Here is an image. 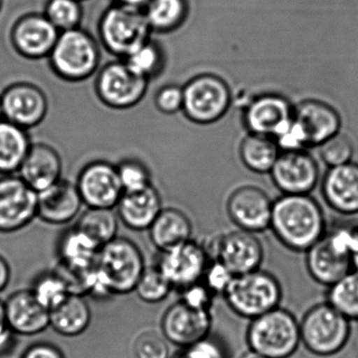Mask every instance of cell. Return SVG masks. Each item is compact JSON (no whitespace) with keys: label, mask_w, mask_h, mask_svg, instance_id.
<instances>
[{"label":"cell","mask_w":358,"mask_h":358,"mask_svg":"<svg viewBox=\"0 0 358 358\" xmlns=\"http://www.w3.org/2000/svg\"><path fill=\"white\" fill-rule=\"evenodd\" d=\"M156 106L161 112L173 114L183 108V90L176 85H167L158 92L156 96Z\"/></svg>","instance_id":"f6af8a7d"},{"label":"cell","mask_w":358,"mask_h":358,"mask_svg":"<svg viewBox=\"0 0 358 358\" xmlns=\"http://www.w3.org/2000/svg\"><path fill=\"white\" fill-rule=\"evenodd\" d=\"M119 180L124 192H139L152 185V178L148 167L138 160L122 161L117 165Z\"/></svg>","instance_id":"74e56055"},{"label":"cell","mask_w":358,"mask_h":358,"mask_svg":"<svg viewBox=\"0 0 358 358\" xmlns=\"http://www.w3.org/2000/svg\"><path fill=\"white\" fill-rule=\"evenodd\" d=\"M38 192L20 176L0 178V234L20 231L37 217Z\"/></svg>","instance_id":"8fae6325"},{"label":"cell","mask_w":358,"mask_h":358,"mask_svg":"<svg viewBox=\"0 0 358 358\" xmlns=\"http://www.w3.org/2000/svg\"><path fill=\"white\" fill-rule=\"evenodd\" d=\"M351 225L337 226L326 231L308 249L306 265L311 278L330 287L353 270L351 261Z\"/></svg>","instance_id":"5b68a950"},{"label":"cell","mask_w":358,"mask_h":358,"mask_svg":"<svg viewBox=\"0 0 358 358\" xmlns=\"http://www.w3.org/2000/svg\"><path fill=\"white\" fill-rule=\"evenodd\" d=\"M171 358H226V353L219 341L208 336L194 345L181 348Z\"/></svg>","instance_id":"7bdbcfd3"},{"label":"cell","mask_w":358,"mask_h":358,"mask_svg":"<svg viewBox=\"0 0 358 358\" xmlns=\"http://www.w3.org/2000/svg\"><path fill=\"white\" fill-rule=\"evenodd\" d=\"M223 295L234 313L253 320L278 308L282 292L275 276L257 269L234 276Z\"/></svg>","instance_id":"277c9868"},{"label":"cell","mask_w":358,"mask_h":358,"mask_svg":"<svg viewBox=\"0 0 358 358\" xmlns=\"http://www.w3.org/2000/svg\"><path fill=\"white\" fill-rule=\"evenodd\" d=\"M100 51L95 39L81 29L64 31L50 54L52 68L69 81H81L97 71Z\"/></svg>","instance_id":"52a82bcc"},{"label":"cell","mask_w":358,"mask_h":358,"mask_svg":"<svg viewBox=\"0 0 358 358\" xmlns=\"http://www.w3.org/2000/svg\"><path fill=\"white\" fill-rule=\"evenodd\" d=\"M150 30L144 12L118 3L104 12L99 24L104 47L124 58L148 43Z\"/></svg>","instance_id":"ba28073f"},{"label":"cell","mask_w":358,"mask_h":358,"mask_svg":"<svg viewBox=\"0 0 358 358\" xmlns=\"http://www.w3.org/2000/svg\"><path fill=\"white\" fill-rule=\"evenodd\" d=\"M148 79L134 72L125 62H110L98 75L96 92L103 103L125 110L141 101L148 90Z\"/></svg>","instance_id":"30bf717a"},{"label":"cell","mask_w":358,"mask_h":358,"mask_svg":"<svg viewBox=\"0 0 358 358\" xmlns=\"http://www.w3.org/2000/svg\"><path fill=\"white\" fill-rule=\"evenodd\" d=\"M3 106H1V99H0V121L3 120Z\"/></svg>","instance_id":"f5cc1de1"},{"label":"cell","mask_w":358,"mask_h":358,"mask_svg":"<svg viewBox=\"0 0 358 358\" xmlns=\"http://www.w3.org/2000/svg\"><path fill=\"white\" fill-rule=\"evenodd\" d=\"M11 280V268L7 259L0 255V292H3Z\"/></svg>","instance_id":"7dc6e473"},{"label":"cell","mask_w":358,"mask_h":358,"mask_svg":"<svg viewBox=\"0 0 358 358\" xmlns=\"http://www.w3.org/2000/svg\"><path fill=\"white\" fill-rule=\"evenodd\" d=\"M31 291L38 303L50 312L62 305L69 295L72 294L66 280L55 270L38 276Z\"/></svg>","instance_id":"e575fe53"},{"label":"cell","mask_w":358,"mask_h":358,"mask_svg":"<svg viewBox=\"0 0 358 358\" xmlns=\"http://www.w3.org/2000/svg\"><path fill=\"white\" fill-rule=\"evenodd\" d=\"M60 32L47 16L29 14L22 16L12 29L11 39L16 51L29 59L50 56Z\"/></svg>","instance_id":"d6986e66"},{"label":"cell","mask_w":358,"mask_h":358,"mask_svg":"<svg viewBox=\"0 0 358 358\" xmlns=\"http://www.w3.org/2000/svg\"><path fill=\"white\" fill-rule=\"evenodd\" d=\"M327 204L341 215L358 213V164L330 167L322 183Z\"/></svg>","instance_id":"cb8c5ba5"},{"label":"cell","mask_w":358,"mask_h":358,"mask_svg":"<svg viewBox=\"0 0 358 358\" xmlns=\"http://www.w3.org/2000/svg\"><path fill=\"white\" fill-rule=\"evenodd\" d=\"M148 230L150 241L160 252L192 240L190 220L177 208L162 209Z\"/></svg>","instance_id":"83f0119b"},{"label":"cell","mask_w":358,"mask_h":358,"mask_svg":"<svg viewBox=\"0 0 358 358\" xmlns=\"http://www.w3.org/2000/svg\"><path fill=\"white\" fill-rule=\"evenodd\" d=\"M251 351L266 358H288L301 343V329L296 317L278 307L251 320L247 330Z\"/></svg>","instance_id":"3957f363"},{"label":"cell","mask_w":358,"mask_h":358,"mask_svg":"<svg viewBox=\"0 0 358 358\" xmlns=\"http://www.w3.org/2000/svg\"><path fill=\"white\" fill-rule=\"evenodd\" d=\"M83 204L89 208L114 209L124 194L117 166L95 161L81 169L76 183Z\"/></svg>","instance_id":"4fadbf2b"},{"label":"cell","mask_w":358,"mask_h":358,"mask_svg":"<svg viewBox=\"0 0 358 358\" xmlns=\"http://www.w3.org/2000/svg\"><path fill=\"white\" fill-rule=\"evenodd\" d=\"M91 322V308L85 295L72 293L62 305L50 312V327L66 337L83 334Z\"/></svg>","instance_id":"f1b7e54d"},{"label":"cell","mask_w":358,"mask_h":358,"mask_svg":"<svg viewBox=\"0 0 358 358\" xmlns=\"http://www.w3.org/2000/svg\"><path fill=\"white\" fill-rule=\"evenodd\" d=\"M45 15L58 30L64 32L79 28L83 12L77 0H49Z\"/></svg>","instance_id":"8d00e7d4"},{"label":"cell","mask_w":358,"mask_h":358,"mask_svg":"<svg viewBox=\"0 0 358 358\" xmlns=\"http://www.w3.org/2000/svg\"><path fill=\"white\" fill-rule=\"evenodd\" d=\"M292 121L305 148L320 146L338 134L341 123L334 108L314 100L303 102L293 110Z\"/></svg>","instance_id":"ffe728a7"},{"label":"cell","mask_w":358,"mask_h":358,"mask_svg":"<svg viewBox=\"0 0 358 358\" xmlns=\"http://www.w3.org/2000/svg\"><path fill=\"white\" fill-rule=\"evenodd\" d=\"M116 208L122 223L136 231L150 229L163 209L160 194L152 185L139 192H124Z\"/></svg>","instance_id":"484cf974"},{"label":"cell","mask_w":358,"mask_h":358,"mask_svg":"<svg viewBox=\"0 0 358 358\" xmlns=\"http://www.w3.org/2000/svg\"><path fill=\"white\" fill-rule=\"evenodd\" d=\"M173 286L158 266L146 267L135 288L144 303H158L169 296Z\"/></svg>","instance_id":"d590c367"},{"label":"cell","mask_w":358,"mask_h":358,"mask_svg":"<svg viewBox=\"0 0 358 358\" xmlns=\"http://www.w3.org/2000/svg\"><path fill=\"white\" fill-rule=\"evenodd\" d=\"M22 358H64L59 348L52 343H39L31 345Z\"/></svg>","instance_id":"bcb514c9"},{"label":"cell","mask_w":358,"mask_h":358,"mask_svg":"<svg viewBox=\"0 0 358 358\" xmlns=\"http://www.w3.org/2000/svg\"><path fill=\"white\" fill-rule=\"evenodd\" d=\"M211 324L210 311L194 309L180 299L165 311L161 329L167 341L183 348L207 338Z\"/></svg>","instance_id":"e0dca14e"},{"label":"cell","mask_w":358,"mask_h":358,"mask_svg":"<svg viewBox=\"0 0 358 358\" xmlns=\"http://www.w3.org/2000/svg\"><path fill=\"white\" fill-rule=\"evenodd\" d=\"M18 173L35 192H43L62 180V158L52 146L34 144L31 146Z\"/></svg>","instance_id":"d4e9b609"},{"label":"cell","mask_w":358,"mask_h":358,"mask_svg":"<svg viewBox=\"0 0 358 358\" xmlns=\"http://www.w3.org/2000/svg\"><path fill=\"white\" fill-rule=\"evenodd\" d=\"M165 337L154 331L142 333L136 339L134 351L137 358H169V348Z\"/></svg>","instance_id":"60d3db41"},{"label":"cell","mask_w":358,"mask_h":358,"mask_svg":"<svg viewBox=\"0 0 358 358\" xmlns=\"http://www.w3.org/2000/svg\"><path fill=\"white\" fill-rule=\"evenodd\" d=\"M293 110L285 98L265 95L249 102L245 123L251 134L278 138L292 122Z\"/></svg>","instance_id":"44dd1931"},{"label":"cell","mask_w":358,"mask_h":358,"mask_svg":"<svg viewBox=\"0 0 358 358\" xmlns=\"http://www.w3.org/2000/svg\"><path fill=\"white\" fill-rule=\"evenodd\" d=\"M145 268L143 253L137 244L117 236L100 248L87 273L85 294L97 299L129 294L135 291Z\"/></svg>","instance_id":"6da1fadb"},{"label":"cell","mask_w":358,"mask_h":358,"mask_svg":"<svg viewBox=\"0 0 358 358\" xmlns=\"http://www.w3.org/2000/svg\"><path fill=\"white\" fill-rule=\"evenodd\" d=\"M83 202L76 184L60 180L38 192L37 217L51 225H64L80 213Z\"/></svg>","instance_id":"603a6c76"},{"label":"cell","mask_w":358,"mask_h":358,"mask_svg":"<svg viewBox=\"0 0 358 358\" xmlns=\"http://www.w3.org/2000/svg\"><path fill=\"white\" fill-rule=\"evenodd\" d=\"M213 259L223 263L234 275L259 269L264 259V248L252 232L238 229L215 238L213 244Z\"/></svg>","instance_id":"5bb4252c"},{"label":"cell","mask_w":358,"mask_h":358,"mask_svg":"<svg viewBox=\"0 0 358 358\" xmlns=\"http://www.w3.org/2000/svg\"><path fill=\"white\" fill-rule=\"evenodd\" d=\"M320 158L329 167L341 166L351 162L354 154L351 140L343 134H336L320 144Z\"/></svg>","instance_id":"ab89813d"},{"label":"cell","mask_w":358,"mask_h":358,"mask_svg":"<svg viewBox=\"0 0 358 358\" xmlns=\"http://www.w3.org/2000/svg\"><path fill=\"white\" fill-rule=\"evenodd\" d=\"M183 110L190 120L207 124L219 120L229 108L231 94L225 81L213 75H201L183 89Z\"/></svg>","instance_id":"9c48e42d"},{"label":"cell","mask_w":358,"mask_h":358,"mask_svg":"<svg viewBox=\"0 0 358 358\" xmlns=\"http://www.w3.org/2000/svg\"><path fill=\"white\" fill-rule=\"evenodd\" d=\"M240 358H266L264 356L259 355V354L255 353L253 351L247 352V353L243 354Z\"/></svg>","instance_id":"816d5d0a"},{"label":"cell","mask_w":358,"mask_h":358,"mask_svg":"<svg viewBox=\"0 0 358 358\" xmlns=\"http://www.w3.org/2000/svg\"><path fill=\"white\" fill-rule=\"evenodd\" d=\"M186 9L185 0H150L144 13L150 28L171 31L182 24Z\"/></svg>","instance_id":"836d02e7"},{"label":"cell","mask_w":358,"mask_h":358,"mask_svg":"<svg viewBox=\"0 0 358 358\" xmlns=\"http://www.w3.org/2000/svg\"><path fill=\"white\" fill-rule=\"evenodd\" d=\"M127 66L140 76L150 79L161 66V52L155 43H148L136 50L124 60Z\"/></svg>","instance_id":"f35d334b"},{"label":"cell","mask_w":358,"mask_h":358,"mask_svg":"<svg viewBox=\"0 0 358 358\" xmlns=\"http://www.w3.org/2000/svg\"><path fill=\"white\" fill-rule=\"evenodd\" d=\"M280 155L275 140L268 136L250 134L241 143V160L253 173H270Z\"/></svg>","instance_id":"4dcf8cb0"},{"label":"cell","mask_w":358,"mask_h":358,"mask_svg":"<svg viewBox=\"0 0 358 358\" xmlns=\"http://www.w3.org/2000/svg\"><path fill=\"white\" fill-rule=\"evenodd\" d=\"M234 276L236 275L223 263L217 259H210L205 270L202 282L213 294H224Z\"/></svg>","instance_id":"b9f144b4"},{"label":"cell","mask_w":358,"mask_h":358,"mask_svg":"<svg viewBox=\"0 0 358 358\" xmlns=\"http://www.w3.org/2000/svg\"><path fill=\"white\" fill-rule=\"evenodd\" d=\"M3 117L22 129H31L43 122L48 113L45 93L31 83H15L0 96Z\"/></svg>","instance_id":"ac0fdd59"},{"label":"cell","mask_w":358,"mask_h":358,"mask_svg":"<svg viewBox=\"0 0 358 358\" xmlns=\"http://www.w3.org/2000/svg\"><path fill=\"white\" fill-rule=\"evenodd\" d=\"M327 301L349 320H358V269L329 287Z\"/></svg>","instance_id":"d6a6232c"},{"label":"cell","mask_w":358,"mask_h":358,"mask_svg":"<svg viewBox=\"0 0 358 358\" xmlns=\"http://www.w3.org/2000/svg\"><path fill=\"white\" fill-rule=\"evenodd\" d=\"M11 331L6 322L5 303L0 301V338L9 334Z\"/></svg>","instance_id":"681fc988"},{"label":"cell","mask_w":358,"mask_h":358,"mask_svg":"<svg viewBox=\"0 0 358 358\" xmlns=\"http://www.w3.org/2000/svg\"><path fill=\"white\" fill-rule=\"evenodd\" d=\"M150 1V0H117V3L133 9L142 10V8H146Z\"/></svg>","instance_id":"f907efd6"},{"label":"cell","mask_w":358,"mask_h":358,"mask_svg":"<svg viewBox=\"0 0 358 358\" xmlns=\"http://www.w3.org/2000/svg\"><path fill=\"white\" fill-rule=\"evenodd\" d=\"M351 261L353 269H358V225H351Z\"/></svg>","instance_id":"c3c4849f"},{"label":"cell","mask_w":358,"mask_h":358,"mask_svg":"<svg viewBox=\"0 0 358 358\" xmlns=\"http://www.w3.org/2000/svg\"><path fill=\"white\" fill-rule=\"evenodd\" d=\"M270 176L282 194H309L317 185L320 169L305 150H288L280 152Z\"/></svg>","instance_id":"9a60e30c"},{"label":"cell","mask_w":358,"mask_h":358,"mask_svg":"<svg viewBox=\"0 0 358 358\" xmlns=\"http://www.w3.org/2000/svg\"><path fill=\"white\" fill-rule=\"evenodd\" d=\"M31 146L26 129L7 120L0 121V175L20 171Z\"/></svg>","instance_id":"f546056e"},{"label":"cell","mask_w":358,"mask_h":358,"mask_svg":"<svg viewBox=\"0 0 358 358\" xmlns=\"http://www.w3.org/2000/svg\"><path fill=\"white\" fill-rule=\"evenodd\" d=\"M181 301L194 309L210 311L213 294L206 285L200 280L181 290Z\"/></svg>","instance_id":"ee69618b"},{"label":"cell","mask_w":358,"mask_h":358,"mask_svg":"<svg viewBox=\"0 0 358 358\" xmlns=\"http://www.w3.org/2000/svg\"><path fill=\"white\" fill-rule=\"evenodd\" d=\"M270 228L295 252H306L327 231L322 207L309 194H282L274 201Z\"/></svg>","instance_id":"7a4b0ae2"},{"label":"cell","mask_w":358,"mask_h":358,"mask_svg":"<svg viewBox=\"0 0 358 358\" xmlns=\"http://www.w3.org/2000/svg\"><path fill=\"white\" fill-rule=\"evenodd\" d=\"M301 341L311 353L330 356L338 353L350 337V320L332 305L318 303L308 310L299 322Z\"/></svg>","instance_id":"8992f818"},{"label":"cell","mask_w":358,"mask_h":358,"mask_svg":"<svg viewBox=\"0 0 358 358\" xmlns=\"http://www.w3.org/2000/svg\"><path fill=\"white\" fill-rule=\"evenodd\" d=\"M210 262L208 250L196 241L190 240L175 248L161 252L158 267L173 288L180 291L202 280Z\"/></svg>","instance_id":"7c38bea8"},{"label":"cell","mask_w":358,"mask_h":358,"mask_svg":"<svg viewBox=\"0 0 358 358\" xmlns=\"http://www.w3.org/2000/svg\"><path fill=\"white\" fill-rule=\"evenodd\" d=\"M273 202L257 186L236 188L228 198L226 209L230 220L245 231L257 232L270 228Z\"/></svg>","instance_id":"2e32d148"},{"label":"cell","mask_w":358,"mask_h":358,"mask_svg":"<svg viewBox=\"0 0 358 358\" xmlns=\"http://www.w3.org/2000/svg\"><path fill=\"white\" fill-rule=\"evenodd\" d=\"M118 219L114 209L89 208L79 217L75 226L103 246L117 238Z\"/></svg>","instance_id":"1f68e13d"},{"label":"cell","mask_w":358,"mask_h":358,"mask_svg":"<svg viewBox=\"0 0 358 358\" xmlns=\"http://www.w3.org/2000/svg\"><path fill=\"white\" fill-rule=\"evenodd\" d=\"M101 247L75 226L66 230L58 243L59 265L76 271H87L95 264Z\"/></svg>","instance_id":"4316f807"},{"label":"cell","mask_w":358,"mask_h":358,"mask_svg":"<svg viewBox=\"0 0 358 358\" xmlns=\"http://www.w3.org/2000/svg\"><path fill=\"white\" fill-rule=\"evenodd\" d=\"M3 0H0V11H1V8H3Z\"/></svg>","instance_id":"db71d44e"},{"label":"cell","mask_w":358,"mask_h":358,"mask_svg":"<svg viewBox=\"0 0 358 358\" xmlns=\"http://www.w3.org/2000/svg\"><path fill=\"white\" fill-rule=\"evenodd\" d=\"M77 1H79V3H80V1H83V0H77Z\"/></svg>","instance_id":"11a10c76"},{"label":"cell","mask_w":358,"mask_h":358,"mask_svg":"<svg viewBox=\"0 0 358 358\" xmlns=\"http://www.w3.org/2000/svg\"><path fill=\"white\" fill-rule=\"evenodd\" d=\"M8 327L22 336H33L50 327V311L45 309L31 290H20L10 295L5 303Z\"/></svg>","instance_id":"7402d4cb"}]
</instances>
